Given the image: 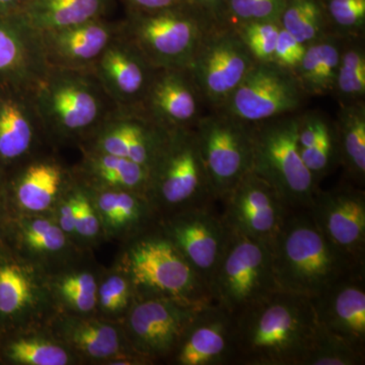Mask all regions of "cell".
<instances>
[{"label":"cell","mask_w":365,"mask_h":365,"mask_svg":"<svg viewBox=\"0 0 365 365\" xmlns=\"http://www.w3.org/2000/svg\"><path fill=\"white\" fill-rule=\"evenodd\" d=\"M234 319L237 365H302L317 328L311 299L278 289Z\"/></svg>","instance_id":"obj_1"},{"label":"cell","mask_w":365,"mask_h":365,"mask_svg":"<svg viewBox=\"0 0 365 365\" xmlns=\"http://www.w3.org/2000/svg\"><path fill=\"white\" fill-rule=\"evenodd\" d=\"M271 250L277 289L309 299L365 270L326 239L307 209L289 211Z\"/></svg>","instance_id":"obj_2"},{"label":"cell","mask_w":365,"mask_h":365,"mask_svg":"<svg viewBox=\"0 0 365 365\" xmlns=\"http://www.w3.org/2000/svg\"><path fill=\"white\" fill-rule=\"evenodd\" d=\"M30 93L46 138L57 144L81 145L116 108L91 71L50 68Z\"/></svg>","instance_id":"obj_3"},{"label":"cell","mask_w":365,"mask_h":365,"mask_svg":"<svg viewBox=\"0 0 365 365\" xmlns=\"http://www.w3.org/2000/svg\"><path fill=\"white\" fill-rule=\"evenodd\" d=\"M114 263L130 280L136 299L211 302L207 285L158 223L120 245Z\"/></svg>","instance_id":"obj_4"},{"label":"cell","mask_w":365,"mask_h":365,"mask_svg":"<svg viewBox=\"0 0 365 365\" xmlns=\"http://www.w3.org/2000/svg\"><path fill=\"white\" fill-rule=\"evenodd\" d=\"M146 198L158 220L216 202L194 128L169 131L148 170Z\"/></svg>","instance_id":"obj_5"},{"label":"cell","mask_w":365,"mask_h":365,"mask_svg":"<svg viewBox=\"0 0 365 365\" xmlns=\"http://www.w3.org/2000/svg\"><path fill=\"white\" fill-rule=\"evenodd\" d=\"M215 21L191 4L158 11H130L118 34L153 68H188Z\"/></svg>","instance_id":"obj_6"},{"label":"cell","mask_w":365,"mask_h":365,"mask_svg":"<svg viewBox=\"0 0 365 365\" xmlns=\"http://www.w3.org/2000/svg\"><path fill=\"white\" fill-rule=\"evenodd\" d=\"M299 114L253 125V168L290 209H309L319 185L302 162L299 148Z\"/></svg>","instance_id":"obj_7"},{"label":"cell","mask_w":365,"mask_h":365,"mask_svg":"<svg viewBox=\"0 0 365 365\" xmlns=\"http://www.w3.org/2000/svg\"><path fill=\"white\" fill-rule=\"evenodd\" d=\"M276 289L271 247L232 230L209 280L211 302L235 316Z\"/></svg>","instance_id":"obj_8"},{"label":"cell","mask_w":365,"mask_h":365,"mask_svg":"<svg viewBox=\"0 0 365 365\" xmlns=\"http://www.w3.org/2000/svg\"><path fill=\"white\" fill-rule=\"evenodd\" d=\"M56 313L47 272L0 240V335L47 326Z\"/></svg>","instance_id":"obj_9"},{"label":"cell","mask_w":365,"mask_h":365,"mask_svg":"<svg viewBox=\"0 0 365 365\" xmlns=\"http://www.w3.org/2000/svg\"><path fill=\"white\" fill-rule=\"evenodd\" d=\"M194 130L216 201H222L253 168V125L211 111Z\"/></svg>","instance_id":"obj_10"},{"label":"cell","mask_w":365,"mask_h":365,"mask_svg":"<svg viewBox=\"0 0 365 365\" xmlns=\"http://www.w3.org/2000/svg\"><path fill=\"white\" fill-rule=\"evenodd\" d=\"M256 63L234 26L215 25L204 37L188 71L204 104L217 111Z\"/></svg>","instance_id":"obj_11"},{"label":"cell","mask_w":365,"mask_h":365,"mask_svg":"<svg viewBox=\"0 0 365 365\" xmlns=\"http://www.w3.org/2000/svg\"><path fill=\"white\" fill-rule=\"evenodd\" d=\"M203 304L162 297L136 299L121 322L122 328L139 356L150 364H168Z\"/></svg>","instance_id":"obj_12"},{"label":"cell","mask_w":365,"mask_h":365,"mask_svg":"<svg viewBox=\"0 0 365 365\" xmlns=\"http://www.w3.org/2000/svg\"><path fill=\"white\" fill-rule=\"evenodd\" d=\"M306 97L294 71L256 62L217 111L254 125L299 112Z\"/></svg>","instance_id":"obj_13"},{"label":"cell","mask_w":365,"mask_h":365,"mask_svg":"<svg viewBox=\"0 0 365 365\" xmlns=\"http://www.w3.org/2000/svg\"><path fill=\"white\" fill-rule=\"evenodd\" d=\"M47 327L81 365H150L132 349L121 323L98 316L56 313Z\"/></svg>","instance_id":"obj_14"},{"label":"cell","mask_w":365,"mask_h":365,"mask_svg":"<svg viewBox=\"0 0 365 365\" xmlns=\"http://www.w3.org/2000/svg\"><path fill=\"white\" fill-rule=\"evenodd\" d=\"M215 204L187 209L162 218L158 225L208 287L222 259L232 230Z\"/></svg>","instance_id":"obj_15"},{"label":"cell","mask_w":365,"mask_h":365,"mask_svg":"<svg viewBox=\"0 0 365 365\" xmlns=\"http://www.w3.org/2000/svg\"><path fill=\"white\" fill-rule=\"evenodd\" d=\"M317 227L357 267L365 268V193L352 185L318 189L307 209Z\"/></svg>","instance_id":"obj_16"},{"label":"cell","mask_w":365,"mask_h":365,"mask_svg":"<svg viewBox=\"0 0 365 365\" xmlns=\"http://www.w3.org/2000/svg\"><path fill=\"white\" fill-rule=\"evenodd\" d=\"M222 217L230 230L271 247L292 210L263 178L248 173L225 199Z\"/></svg>","instance_id":"obj_17"},{"label":"cell","mask_w":365,"mask_h":365,"mask_svg":"<svg viewBox=\"0 0 365 365\" xmlns=\"http://www.w3.org/2000/svg\"><path fill=\"white\" fill-rule=\"evenodd\" d=\"M4 176L11 215L52 213L74 180L72 168L55 155L43 153Z\"/></svg>","instance_id":"obj_18"},{"label":"cell","mask_w":365,"mask_h":365,"mask_svg":"<svg viewBox=\"0 0 365 365\" xmlns=\"http://www.w3.org/2000/svg\"><path fill=\"white\" fill-rule=\"evenodd\" d=\"M4 240L47 274L93 254V251L83 249L69 239L53 213L11 215Z\"/></svg>","instance_id":"obj_19"},{"label":"cell","mask_w":365,"mask_h":365,"mask_svg":"<svg viewBox=\"0 0 365 365\" xmlns=\"http://www.w3.org/2000/svg\"><path fill=\"white\" fill-rule=\"evenodd\" d=\"M169 130L162 128L136 110L118 109L106 118L81 150L129 158L150 170Z\"/></svg>","instance_id":"obj_20"},{"label":"cell","mask_w":365,"mask_h":365,"mask_svg":"<svg viewBox=\"0 0 365 365\" xmlns=\"http://www.w3.org/2000/svg\"><path fill=\"white\" fill-rule=\"evenodd\" d=\"M203 105L188 69H157L136 111L165 130L193 129L203 116Z\"/></svg>","instance_id":"obj_21"},{"label":"cell","mask_w":365,"mask_h":365,"mask_svg":"<svg viewBox=\"0 0 365 365\" xmlns=\"http://www.w3.org/2000/svg\"><path fill=\"white\" fill-rule=\"evenodd\" d=\"M235 319L208 302L198 309L168 364L234 365Z\"/></svg>","instance_id":"obj_22"},{"label":"cell","mask_w":365,"mask_h":365,"mask_svg":"<svg viewBox=\"0 0 365 365\" xmlns=\"http://www.w3.org/2000/svg\"><path fill=\"white\" fill-rule=\"evenodd\" d=\"M157 69L119 34L91 72L118 109L138 110Z\"/></svg>","instance_id":"obj_23"},{"label":"cell","mask_w":365,"mask_h":365,"mask_svg":"<svg viewBox=\"0 0 365 365\" xmlns=\"http://www.w3.org/2000/svg\"><path fill=\"white\" fill-rule=\"evenodd\" d=\"M45 140L30 91L0 86V172L39 155Z\"/></svg>","instance_id":"obj_24"},{"label":"cell","mask_w":365,"mask_h":365,"mask_svg":"<svg viewBox=\"0 0 365 365\" xmlns=\"http://www.w3.org/2000/svg\"><path fill=\"white\" fill-rule=\"evenodd\" d=\"M49 69L41 34L19 13L0 14V86L31 91Z\"/></svg>","instance_id":"obj_25"},{"label":"cell","mask_w":365,"mask_h":365,"mask_svg":"<svg viewBox=\"0 0 365 365\" xmlns=\"http://www.w3.org/2000/svg\"><path fill=\"white\" fill-rule=\"evenodd\" d=\"M311 302L319 326L365 353V270L350 274Z\"/></svg>","instance_id":"obj_26"},{"label":"cell","mask_w":365,"mask_h":365,"mask_svg":"<svg viewBox=\"0 0 365 365\" xmlns=\"http://www.w3.org/2000/svg\"><path fill=\"white\" fill-rule=\"evenodd\" d=\"M50 68L91 71L118 34V26L102 19L40 33Z\"/></svg>","instance_id":"obj_27"},{"label":"cell","mask_w":365,"mask_h":365,"mask_svg":"<svg viewBox=\"0 0 365 365\" xmlns=\"http://www.w3.org/2000/svg\"><path fill=\"white\" fill-rule=\"evenodd\" d=\"M86 187L97 209L105 242L124 244L160 222L143 194L128 190Z\"/></svg>","instance_id":"obj_28"},{"label":"cell","mask_w":365,"mask_h":365,"mask_svg":"<svg viewBox=\"0 0 365 365\" xmlns=\"http://www.w3.org/2000/svg\"><path fill=\"white\" fill-rule=\"evenodd\" d=\"M103 267L91 254L48 274V285L57 313L97 316V290Z\"/></svg>","instance_id":"obj_29"},{"label":"cell","mask_w":365,"mask_h":365,"mask_svg":"<svg viewBox=\"0 0 365 365\" xmlns=\"http://www.w3.org/2000/svg\"><path fill=\"white\" fill-rule=\"evenodd\" d=\"M0 364L81 365V362L47 326H38L0 335Z\"/></svg>","instance_id":"obj_30"},{"label":"cell","mask_w":365,"mask_h":365,"mask_svg":"<svg viewBox=\"0 0 365 365\" xmlns=\"http://www.w3.org/2000/svg\"><path fill=\"white\" fill-rule=\"evenodd\" d=\"M83 158L74 175L91 188L121 189L146 196L148 169L129 158L81 150Z\"/></svg>","instance_id":"obj_31"},{"label":"cell","mask_w":365,"mask_h":365,"mask_svg":"<svg viewBox=\"0 0 365 365\" xmlns=\"http://www.w3.org/2000/svg\"><path fill=\"white\" fill-rule=\"evenodd\" d=\"M108 0H25L19 14L39 33L102 19Z\"/></svg>","instance_id":"obj_32"},{"label":"cell","mask_w":365,"mask_h":365,"mask_svg":"<svg viewBox=\"0 0 365 365\" xmlns=\"http://www.w3.org/2000/svg\"><path fill=\"white\" fill-rule=\"evenodd\" d=\"M345 38L328 34L306 46V52L294 71L307 96L333 93Z\"/></svg>","instance_id":"obj_33"},{"label":"cell","mask_w":365,"mask_h":365,"mask_svg":"<svg viewBox=\"0 0 365 365\" xmlns=\"http://www.w3.org/2000/svg\"><path fill=\"white\" fill-rule=\"evenodd\" d=\"M338 163L357 184L365 180V102L340 105L333 122Z\"/></svg>","instance_id":"obj_34"},{"label":"cell","mask_w":365,"mask_h":365,"mask_svg":"<svg viewBox=\"0 0 365 365\" xmlns=\"http://www.w3.org/2000/svg\"><path fill=\"white\" fill-rule=\"evenodd\" d=\"M333 93L339 105L364 102L365 97V49L361 37L346 38Z\"/></svg>","instance_id":"obj_35"},{"label":"cell","mask_w":365,"mask_h":365,"mask_svg":"<svg viewBox=\"0 0 365 365\" xmlns=\"http://www.w3.org/2000/svg\"><path fill=\"white\" fill-rule=\"evenodd\" d=\"M136 295L132 283L119 266L103 267L97 290V316L108 321L121 323Z\"/></svg>","instance_id":"obj_36"},{"label":"cell","mask_w":365,"mask_h":365,"mask_svg":"<svg viewBox=\"0 0 365 365\" xmlns=\"http://www.w3.org/2000/svg\"><path fill=\"white\" fill-rule=\"evenodd\" d=\"M279 23L304 45L330 34L321 0H288Z\"/></svg>","instance_id":"obj_37"},{"label":"cell","mask_w":365,"mask_h":365,"mask_svg":"<svg viewBox=\"0 0 365 365\" xmlns=\"http://www.w3.org/2000/svg\"><path fill=\"white\" fill-rule=\"evenodd\" d=\"M365 353L359 351L335 334L317 324L313 342L302 365H364Z\"/></svg>","instance_id":"obj_38"},{"label":"cell","mask_w":365,"mask_h":365,"mask_svg":"<svg viewBox=\"0 0 365 365\" xmlns=\"http://www.w3.org/2000/svg\"><path fill=\"white\" fill-rule=\"evenodd\" d=\"M76 242L83 249L95 251L105 242L104 232L88 187L76 177Z\"/></svg>","instance_id":"obj_39"},{"label":"cell","mask_w":365,"mask_h":365,"mask_svg":"<svg viewBox=\"0 0 365 365\" xmlns=\"http://www.w3.org/2000/svg\"><path fill=\"white\" fill-rule=\"evenodd\" d=\"M299 153L302 162L311 173L314 182L319 185L336 165H339L333 122L326 117L313 144Z\"/></svg>","instance_id":"obj_40"},{"label":"cell","mask_w":365,"mask_h":365,"mask_svg":"<svg viewBox=\"0 0 365 365\" xmlns=\"http://www.w3.org/2000/svg\"><path fill=\"white\" fill-rule=\"evenodd\" d=\"M322 4L330 34L345 39L364 35L365 0H326Z\"/></svg>","instance_id":"obj_41"},{"label":"cell","mask_w":365,"mask_h":365,"mask_svg":"<svg viewBox=\"0 0 365 365\" xmlns=\"http://www.w3.org/2000/svg\"><path fill=\"white\" fill-rule=\"evenodd\" d=\"M288 0H227L225 25L250 21H279Z\"/></svg>","instance_id":"obj_42"},{"label":"cell","mask_w":365,"mask_h":365,"mask_svg":"<svg viewBox=\"0 0 365 365\" xmlns=\"http://www.w3.org/2000/svg\"><path fill=\"white\" fill-rule=\"evenodd\" d=\"M234 28L256 62H273L279 21H250Z\"/></svg>","instance_id":"obj_43"},{"label":"cell","mask_w":365,"mask_h":365,"mask_svg":"<svg viewBox=\"0 0 365 365\" xmlns=\"http://www.w3.org/2000/svg\"><path fill=\"white\" fill-rule=\"evenodd\" d=\"M306 46L281 26L274 52V63L294 72L304 57Z\"/></svg>","instance_id":"obj_44"},{"label":"cell","mask_w":365,"mask_h":365,"mask_svg":"<svg viewBox=\"0 0 365 365\" xmlns=\"http://www.w3.org/2000/svg\"><path fill=\"white\" fill-rule=\"evenodd\" d=\"M130 11H158L190 4V0H125Z\"/></svg>","instance_id":"obj_45"},{"label":"cell","mask_w":365,"mask_h":365,"mask_svg":"<svg viewBox=\"0 0 365 365\" xmlns=\"http://www.w3.org/2000/svg\"><path fill=\"white\" fill-rule=\"evenodd\" d=\"M190 4L200 9L216 25H225L227 0H190Z\"/></svg>","instance_id":"obj_46"},{"label":"cell","mask_w":365,"mask_h":365,"mask_svg":"<svg viewBox=\"0 0 365 365\" xmlns=\"http://www.w3.org/2000/svg\"><path fill=\"white\" fill-rule=\"evenodd\" d=\"M11 216L6 195V176L0 172V240L4 239L6 235L7 223Z\"/></svg>","instance_id":"obj_47"},{"label":"cell","mask_w":365,"mask_h":365,"mask_svg":"<svg viewBox=\"0 0 365 365\" xmlns=\"http://www.w3.org/2000/svg\"><path fill=\"white\" fill-rule=\"evenodd\" d=\"M25 0H0V14H18Z\"/></svg>","instance_id":"obj_48"}]
</instances>
